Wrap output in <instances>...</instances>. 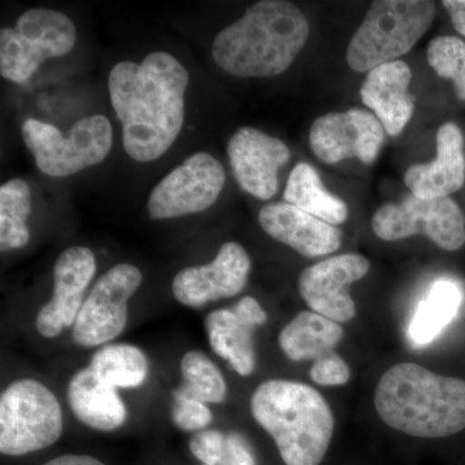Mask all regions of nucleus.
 Returning a JSON list of instances; mask_svg holds the SVG:
<instances>
[{
	"instance_id": "obj_1",
	"label": "nucleus",
	"mask_w": 465,
	"mask_h": 465,
	"mask_svg": "<svg viewBox=\"0 0 465 465\" xmlns=\"http://www.w3.org/2000/svg\"><path fill=\"white\" fill-rule=\"evenodd\" d=\"M189 73L167 52L142 63L122 61L110 72V103L122 124L125 153L143 163L166 154L182 133Z\"/></svg>"
},
{
	"instance_id": "obj_2",
	"label": "nucleus",
	"mask_w": 465,
	"mask_h": 465,
	"mask_svg": "<svg viewBox=\"0 0 465 465\" xmlns=\"http://www.w3.org/2000/svg\"><path fill=\"white\" fill-rule=\"evenodd\" d=\"M308 36L307 17L293 3L262 0L217 34L213 57L228 74L268 78L289 69Z\"/></svg>"
},
{
	"instance_id": "obj_3",
	"label": "nucleus",
	"mask_w": 465,
	"mask_h": 465,
	"mask_svg": "<svg viewBox=\"0 0 465 465\" xmlns=\"http://www.w3.org/2000/svg\"><path fill=\"white\" fill-rule=\"evenodd\" d=\"M385 424L420 439H443L465 430V381L415 363L388 369L375 391Z\"/></svg>"
},
{
	"instance_id": "obj_4",
	"label": "nucleus",
	"mask_w": 465,
	"mask_h": 465,
	"mask_svg": "<svg viewBox=\"0 0 465 465\" xmlns=\"http://www.w3.org/2000/svg\"><path fill=\"white\" fill-rule=\"evenodd\" d=\"M251 414L271 434L286 465H320L335 418L320 391L302 382L268 381L251 397Z\"/></svg>"
},
{
	"instance_id": "obj_5",
	"label": "nucleus",
	"mask_w": 465,
	"mask_h": 465,
	"mask_svg": "<svg viewBox=\"0 0 465 465\" xmlns=\"http://www.w3.org/2000/svg\"><path fill=\"white\" fill-rule=\"evenodd\" d=\"M436 14L430 0H376L348 45V65L358 73L393 63L420 41Z\"/></svg>"
},
{
	"instance_id": "obj_6",
	"label": "nucleus",
	"mask_w": 465,
	"mask_h": 465,
	"mask_svg": "<svg viewBox=\"0 0 465 465\" xmlns=\"http://www.w3.org/2000/svg\"><path fill=\"white\" fill-rule=\"evenodd\" d=\"M64 432L60 402L50 388L34 379L9 384L0 397V452L24 457L50 448Z\"/></svg>"
},
{
	"instance_id": "obj_7",
	"label": "nucleus",
	"mask_w": 465,
	"mask_h": 465,
	"mask_svg": "<svg viewBox=\"0 0 465 465\" xmlns=\"http://www.w3.org/2000/svg\"><path fill=\"white\" fill-rule=\"evenodd\" d=\"M23 139L43 173L67 177L105 161L113 128L106 116L96 114L79 119L64 134L54 124L29 118L23 124Z\"/></svg>"
},
{
	"instance_id": "obj_8",
	"label": "nucleus",
	"mask_w": 465,
	"mask_h": 465,
	"mask_svg": "<svg viewBox=\"0 0 465 465\" xmlns=\"http://www.w3.org/2000/svg\"><path fill=\"white\" fill-rule=\"evenodd\" d=\"M76 29L63 12L33 8L12 27L0 30V74L25 84L48 58L65 56L74 48Z\"/></svg>"
},
{
	"instance_id": "obj_9",
	"label": "nucleus",
	"mask_w": 465,
	"mask_h": 465,
	"mask_svg": "<svg viewBox=\"0 0 465 465\" xmlns=\"http://www.w3.org/2000/svg\"><path fill=\"white\" fill-rule=\"evenodd\" d=\"M371 225L384 241L423 234L446 251H458L465 243V217L457 202L449 197L420 200L411 194L401 203L379 208Z\"/></svg>"
},
{
	"instance_id": "obj_10",
	"label": "nucleus",
	"mask_w": 465,
	"mask_h": 465,
	"mask_svg": "<svg viewBox=\"0 0 465 465\" xmlns=\"http://www.w3.org/2000/svg\"><path fill=\"white\" fill-rule=\"evenodd\" d=\"M142 282L140 269L128 262L116 264L101 275L73 327L75 344L82 348L104 347L118 338L127 326L128 302Z\"/></svg>"
},
{
	"instance_id": "obj_11",
	"label": "nucleus",
	"mask_w": 465,
	"mask_h": 465,
	"mask_svg": "<svg viewBox=\"0 0 465 465\" xmlns=\"http://www.w3.org/2000/svg\"><path fill=\"white\" fill-rule=\"evenodd\" d=\"M225 179L224 167L215 157L206 152L195 153L150 193V219H176L203 213L222 194Z\"/></svg>"
},
{
	"instance_id": "obj_12",
	"label": "nucleus",
	"mask_w": 465,
	"mask_h": 465,
	"mask_svg": "<svg viewBox=\"0 0 465 465\" xmlns=\"http://www.w3.org/2000/svg\"><path fill=\"white\" fill-rule=\"evenodd\" d=\"M384 137V127L376 115L351 109L317 118L309 133V145L324 163L356 157L370 164L378 157Z\"/></svg>"
},
{
	"instance_id": "obj_13",
	"label": "nucleus",
	"mask_w": 465,
	"mask_h": 465,
	"mask_svg": "<svg viewBox=\"0 0 465 465\" xmlns=\"http://www.w3.org/2000/svg\"><path fill=\"white\" fill-rule=\"evenodd\" d=\"M251 271L247 251L237 242H226L206 265L189 266L174 275L173 298L188 308L231 299L246 287Z\"/></svg>"
},
{
	"instance_id": "obj_14",
	"label": "nucleus",
	"mask_w": 465,
	"mask_h": 465,
	"mask_svg": "<svg viewBox=\"0 0 465 465\" xmlns=\"http://www.w3.org/2000/svg\"><path fill=\"white\" fill-rule=\"evenodd\" d=\"M369 271V260L362 255L332 256L309 266L300 274V296L321 316L338 323L349 322L356 316V302L347 287L362 280Z\"/></svg>"
},
{
	"instance_id": "obj_15",
	"label": "nucleus",
	"mask_w": 465,
	"mask_h": 465,
	"mask_svg": "<svg viewBox=\"0 0 465 465\" xmlns=\"http://www.w3.org/2000/svg\"><path fill=\"white\" fill-rule=\"evenodd\" d=\"M96 273V256L84 246H72L58 256L54 268V293L39 311L36 331L52 339L74 327L84 304L85 291Z\"/></svg>"
},
{
	"instance_id": "obj_16",
	"label": "nucleus",
	"mask_w": 465,
	"mask_h": 465,
	"mask_svg": "<svg viewBox=\"0 0 465 465\" xmlns=\"http://www.w3.org/2000/svg\"><path fill=\"white\" fill-rule=\"evenodd\" d=\"M232 174L242 189L262 201L278 191V171L290 161L289 146L258 128L242 127L228 143Z\"/></svg>"
},
{
	"instance_id": "obj_17",
	"label": "nucleus",
	"mask_w": 465,
	"mask_h": 465,
	"mask_svg": "<svg viewBox=\"0 0 465 465\" xmlns=\"http://www.w3.org/2000/svg\"><path fill=\"white\" fill-rule=\"evenodd\" d=\"M266 321L268 314L258 300L243 296L232 309L211 312L204 329L217 356L228 361L238 375L250 376L256 366L253 331Z\"/></svg>"
},
{
	"instance_id": "obj_18",
	"label": "nucleus",
	"mask_w": 465,
	"mask_h": 465,
	"mask_svg": "<svg viewBox=\"0 0 465 465\" xmlns=\"http://www.w3.org/2000/svg\"><path fill=\"white\" fill-rule=\"evenodd\" d=\"M259 224L275 241L307 258L329 255L341 246L338 228L287 202L265 204L259 213Z\"/></svg>"
},
{
	"instance_id": "obj_19",
	"label": "nucleus",
	"mask_w": 465,
	"mask_h": 465,
	"mask_svg": "<svg viewBox=\"0 0 465 465\" xmlns=\"http://www.w3.org/2000/svg\"><path fill=\"white\" fill-rule=\"evenodd\" d=\"M463 134L449 122L437 133V157L430 163L415 164L405 174L411 194L420 200L449 197L463 186L465 158Z\"/></svg>"
},
{
	"instance_id": "obj_20",
	"label": "nucleus",
	"mask_w": 465,
	"mask_h": 465,
	"mask_svg": "<svg viewBox=\"0 0 465 465\" xmlns=\"http://www.w3.org/2000/svg\"><path fill=\"white\" fill-rule=\"evenodd\" d=\"M411 69L397 60L371 70L361 87V99L375 112L385 133L399 136L415 109V97L409 92Z\"/></svg>"
},
{
	"instance_id": "obj_21",
	"label": "nucleus",
	"mask_w": 465,
	"mask_h": 465,
	"mask_svg": "<svg viewBox=\"0 0 465 465\" xmlns=\"http://www.w3.org/2000/svg\"><path fill=\"white\" fill-rule=\"evenodd\" d=\"M66 397L73 414L91 430L113 432L127 420V407L118 390L101 381L90 367L73 375Z\"/></svg>"
},
{
	"instance_id": "obj_22",
	"label": "nucleus",
	"mask_w": 465,
	"mask_h": 465,
	"mask_svg": "<svg viewBox=\"0 0 465 465\" xmlns=\"http://www.w3.org/2000/svg\"><path fill=\"white\" fill-rule=\"evenodd\" d=\"M344 330L335 321L316 312H302L283 327L278 342L291 361H316L332 353L341 341Z\"/></svg>"
},
{
	"instance_id": "obj_23",
	"label": "nucleus",
	"mask_w": 465,
	"mask_h": 465,
	"mask_svg": "<svg viewBox=\"0 0 465 465\" xmlns=\"http://www.w3.org/2000/svg\"><path fill=\"white\" fill-rule=\"evenodd\" d=\"M283 198L287 203L331 225L342 224L348 219L345 202L327 192L317 171L304 162L291 171Z\"/></svg>"
},
{
	"instance_id": "obj_24",
	"label": "nucleus",
	"mask_w": 465,
	"mask_h": 465,
	"mask_svg": "<svg viewBox=\"0 0 465 465\" xmlns=\"http://www.w3.org/2000/svg\"><path fill=\"white\" fill-rule=\"evenodd\" d=\"M461 299L460 289L451 281L434 283L428 298L419 302L410 323L411 341L418 345L432 342L457 317Z\"/></svg>"
},
{
	"instance_id": "obj_25",
	"label": "nucleus",
	"mask_w": 465,
	"mask_h": 465,
	"mask_svg": "<svg viewBox=\"0 0 465 465\" xmlns=\"http://www.w3.org/2000/svg\"><path fill=\"white\" fill-rule=\"evenodd\" d=\"M90 369L115 390L142 387L149 375V360L133 344H106L92 356Z\"/></svg>"
},
{
	"instance_id": "obj_26",
	"label": "nucleus",
	"mask_w": 465,
	"mask_h": 465,
	"mask_svg": "<svg viewBox=\"0 0 465 465\" xmlns=\"http://www.w3.org/2000/svg\"><path fill=\"white\" fill-rule=\"evenodd\" d=\"M32 213V192L24 180L14 179L0 188V250L23 249L30 240L27 217Z\"/></svg>"
},
{
	"instance_id": "obj_27",
	"label": "nucleus",
	"mask_w": 465,
	"mask_h": 465,
	"mask_svg": "<svg viewBox=\"0 0 465 465\" xmlns=\"http://www.w3.org/2000/svg\"><path fill=\"white\" fill-rule=\"evenodd\" d=\"M180 370L183 379L180 388L183 393L204 403L224 402L228 393L224 375L203 351H186Z\"/></svg>"
},
{
	"instance_id": "obj_28",
	"label": "nucleus",
	"mask_w": 465,
	"mask_h": 465,
	"mask_svg": "<svg viewBox=\"0 0 465 465\" xmlns=\"http://www.w3.org/2000/svg\"><path fill=\"white\" fill-rule=\"evenodd\" d=\"M427 58L437 74L454 82L455 94L465 101V42L457 36H437L428 45Z\"/></svg>"
},
{
	"instance_id": "obj_29",
	"label": "nucleus",
	"mask_w": 465,
	"mask_h": 465,
	"mask_svg": "<svg viewBox=\"0 0 465 465\" xmlns=\"http://www.w3.org/2000/svg\"><path fill=\"white\" fill-rule=\"evenodd\" d=\"M173 405L171 416L173 424L183 432H200L206 430L213 421V415L207 403L192 399L183 393L182 388L173 391Z\"/></svg>"
},
{
	"instance_id": "obj_30",
	"label": "nucleus",
	"mask_w": 465,
	"mask_h": 465,
	"mask_svg": "<svg viewBox=\"0 0 465 465\" xmlns=\"http://www.w3.org/2000/svg\"><path fill=\"white\" fill-rule=\"evenodd\" d=\"M226 434L219 430H200L192 437L189 449L202 465H220L224 455Z\"/></svg>"
},
{
	"instance_id": "obj_31",
	"label": "nucleus",
	"mask_w": 465,
	"mask_h": 465,
	"mask_svg": "<svg viewBox=\"0 0 465 465\" xmlns=\"http://www.w3.org/2000/svg\"><path fill=\"white\" fill-rule=\"evenodd\" d=\"M311 379L326 387L344 385L351 379V369L341 356L332 351L314 361L311 369Z\"/></svg>"
},
{
	"instance_id": "obj_32",
	"label": "nucleus",
	"mask_w": 465,
	"mask_h": 465,
	"mask_svg": "<svg viewBox=\"0 0 465 465\" xmlns=\"http://www.w3.org/2000/svg\"><path fill=\"white\" fill-rule=\"evenodd\" d=\"M220 465H256L249 442L240 433L226 434L224 455Z\"/></svg>"
},
{
	"instance_id": "obj_33",
	"label": "nucleus",
	"mask_w": 465,
	"mask_h": 465,
	"mask_svg": "<svg viewBox=\"0 0 465 465\" xmlns=\"http://www.w3.org/2000/svg\"><path fill=\"white\" fill-rule=\"evenodd\" d=\"M442 5L448 11L455 30L465 36V0H445Z\"/></svg>"
},
{
	"instance_id": "obj_34",
	"label": "nucleus",
	"mask_w": 465,
	"mask_h": 465,
	"mask_svg": "<svg viewBox=\"0 0 465 465\" xmlns=\"http://www.w3.org/2000/svg\"><path fill=\"white\" fill-rule=\"evenodd\" d=\"M42 465H106L99 459L90 457V455L84 454H66L61 455L51 460L45 461Z\"/></svg>"
}]
</instances>
